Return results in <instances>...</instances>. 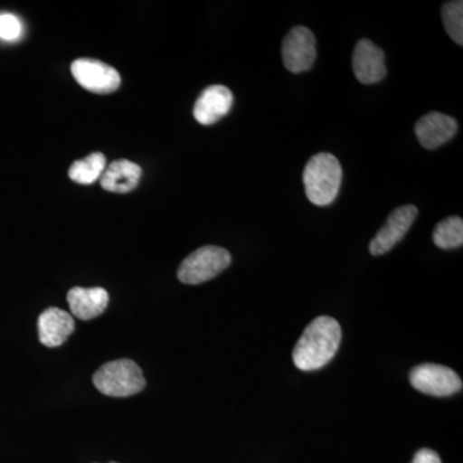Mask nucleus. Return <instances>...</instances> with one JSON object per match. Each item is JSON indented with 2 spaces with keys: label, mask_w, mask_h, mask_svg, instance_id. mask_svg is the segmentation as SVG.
Listing matches in <instances>:
<instances>
[{
  "label": "nucleus",
  "mask_w": 463,
  "mask_h": 463,
  "mask_svg": "<svg viewBox=\"0 0 463 463\" xmlns=\"http://www.w3.org/2000/svg\"><path fill=\"white\" fill-rule=\"evenodd\" d=\"M340 343L339 322L331 317H318L301 335L292 352V359L298 370H319L331 362L339 349Z\"/></svg>",
  "instance_id": "nucleus-1"
},
{
  "label": "nucleus",
  "mask_w": 463,
  "mask_h": 463,
  "mask_svg": "<svg viewBox=\"0 0 463 463\" xmlns=\"http://www.w3.org/2000/svg\"><path fill=\"white\" fill-rule=\"evenodd\" d=\"M343 169L334 155L321 152L307 161L303 173L304 187L310 203L327 206L339 194Z\"/></svg>",
  "instance_id": "nucleus-2"
},
{
  "label": "nucleus",
  "mask_w": 463,
  "mask_h": 463,
  "mask_svg": "<svg viewBox=\"0 0 463 463\" xmlns=\"http://www.w3.org/2000/svg\"><path fill=\"white\" fill-rule=\"evenodd\" d=\"M93 383L102 394L125 398L138 394L146 388L141 367L132 359L109 362L94 373Z\"/></svg>",
  "instance_id": "nucleus-3"
},
{
  "label": "nucleus",
  "mask_w": 463,
  "mask_h": 463,
  "mask_svg": "<svg viewBox=\"0 0 463 463\" xmlns=\"http://www.w3.org/2000/svg\"><path fill=\"white\" fill-rule=\"evenodd\" d=\"M231 261L232 257L227 250L218 246H203L182 261L178 279L185 285H200L227 269Z\"/></svg>",
  "instance_id": "nucleus-4"
},
{
  "label": "nucleus",
  "mask_w": 463,
  "mask_h": 463,
  "mask_svg": "<svg viewBox=\"0 0 463 463\" xmlns=\"http://www.w3.org/2000/svg\"><path fill=\"white\" fill-rule=\"evenodd\" d=\"M414 389L432 397H449L462 389V380L450 368L440 364L416 365L410 373Z\"/></svg>",
  "instance_id": "nucleus-5"
},
{
  "label": "nucleus",
  "mask_w": 463,
  "mask_h": 463,
  "mask_svg": "<svg viewBox=\"0 0 463 463\" xmlns=\"http://www.w3.org/2000/svg\"><path fill=\"white\" fill-rule=\"evenodd\" d=\"M317 58L316 36L306 26H295L282 42V61L292 74L307 71Z\"/></svg>",
  "instance_id": "nucleus-6"
},
{
  "label": "nucleus",
  "mask_w": 463,
  "mask_h": 463,
  "mask_svg": "<svg viewBox=\"0 0 463 463\" xmlns=\"http://www.w3.org/2000/svg\"><path fill=\"white\" fill-rule=\"evenodd\" d=\"M71 72L75 80L91 93H114L121 84L120 74L114 67L93 58H79L74 61Z\"/></svg>",
  "instance_id": "nucleus-7"
},
{
  "label": "nucleus",
  "mask_w": 463,
  "mask_h": 463,
  "mask_svg": "<svg viewBox=\"0 0 463 463\" xmlns=\"http://www.w3.org/2000/svg\"><path fill=\"white\" fill-rule=\"evenodd\" d=\"M417 214H419V210L414 205H405L395 209L386 219L385 224L381 228L379 233L371 241V254L373 257H379V255L386 254L394 248L410 231Z\"/></svg>",
  "instance_id": "nucleus-8"
},
{
  "label": "nucleus",
  "mask_w": 463,
  "mask_h": 463,
  "mask_svg": "<svg viewBox=\"0 0 463 463\" xmlns=\"http://www.w3.org/2000/svg\"><path fill=\"white\" fill-rule=\"evenodd\" d=\"M353 71L362 84L379 83L386 76L385 53L368 39H361L353 53Z\"/></svg>",
  "instance_id": "nucleus-9"
},
{
  "label": "nucleus",
  "mask_w": 463,
  "mask_h": 463,
  "mask_svg": "<svg viewBox=\"0 0 463 463\" xmlns=\"http://www.w3.org/2000/svg\"><path fill=\"white\" fill-rule=\"evenodd\" d=\"M458 130V124L450 116L430 112L422 116L414 127L420 145L426 149H435L450 141Z\"/></svg>",
  "instance_id": "nucleus-10"
},
{
  "label": "nucleus",
  "mask_w": 463,
  "mask_h": 463,
  "mask_svg": "<svg viewBox=\"0 0 463 463\" xmlns=\"http://www.w3.org/2000/svg\"><path fill=\"white\" fill-rule=\"evenodd\" d=\"M233 94L224 85H212L200 94L194 103V116L201 125L218 123L231 111Z\"/></svg>",
  "instance_id": "nucleus-11"
},
{
  "label": "nucleus",
  "mask_w": 463,
  "mask_h": 463,
  "mask_svg": "<svg viewBox=\"0 0 463 463\" xmlns=\"http://www.w3.org/2000/svg\"><path fill=\"white\" fill-rule=\"evenodd\" d=\"M38 331L43 345L61 346L75 331L74 318L60 307H48L39 317Z\"/></svg>",
  "instance_id": "nucleus-12"
},
{
  "label": "nucleus",
  "mask_w": 463,
  "mask_h": 463,
  "mask_svg": "<svg viewBox=\"0 0 463 463\" xmlns=\"http://www.w3.org/2000/svg\"><path fill=\"white\" fill-rule=\"evenodd\" d=\"M67 303L72 316L81 321H90L105 312L109 306V292L102 288H74L67 294Z\"/></svg>",
  "instance_id": "nucleus-13"
},
{
  "label": "nucleus",
  "mask_w": 463,
  "mask_h": 463,
  "mask_svg": "<svg viewBox=\"0 0 463 463\" xmlns=\"http://www.w3.org/2000/svg\"><path fill=\"white\" fill-rule=\"evenodd\" d=\"M141 176V166L121 158L106 167L100 176V185L112 194H128L138 185Z\"/></svg>",
  "instance_id": "nucleus-14"
},
{
  "label": "nucleus",
  "mask_w": 463,
  "mask_h": 463,
  "mask_svg": "<svg viewBox=\"0 0 463 463\" xmlns=\"http://www.w3.org/2000/svg\"><path fill=\"white\" fill-rule=\"evenodd\" d=\"M106 156L100 152H94L83 160L75 161L69 169V176L71 181L79 184H91L100 179L106 170Z\"/></svg>",
  "instance_id": "nucleus-15"
},
{
  "label": "nucleus",
  "mask_w": 463,
  "mask_h": 463,
  "mask_svg": "<svg viewBox=\"0 0 463 463\" xmlns=\"http://www.w3.org/2000/svg\"><path fill=\"white\" fill-rule=\"evenodd\" d=\"M435 245L443 250L461 248L463 243V221L459 216L444 219L432 233Z\"/></svg>",
  "instance_id": "nucleus-16"
},
{
  "label": "nucleus",
  "mask_w": 463,
  "mask_h": 463,
  "mask_svg": "<svg viewBox=\"0 0 463 463\" xmlns=\"http://www.w3.org/2000/svg\"><path fill=\"white\" fill-rule=\"evenodd\" d=\"M444 29L453 42L463 44V2H448L441 8Z\"/></svg>",
  "instance_id": "nucleus-17"
},
{
  "label": "nucleus",
  "mask_w": 463,
  "mask_h": 463,
  "mask_svg": "<svg viewBox=\"0 0 463 463\" xmlns=\"http://www.w3.org/2000/svg\"><path fill=\"white\" fill-rule=\"evenodd\" d=\"M23 33L24 26L20 18L11 14H0V41L16 42Z\"/></svg>",
  "instance_id": "nucleus-18"
},
{
  "label": "nucleus",
  "mask_w": 463,
  "mask_h": 463,
  "mask_svg": "<svg viewBox=\"0 0 463 463\" xmlns=\"http://www.w3.org/2000/svg\"><path fill=\"white\" fill-rule=\"evenodd\" d=\"M411 463H441V459L434 450L429 449V448H423V449H420L419 452H416Z\"/></svg>",
  "instance_id": "nucleus-19"
},
{
  "label": "nucleus",
  "mask_w": 463,
  "mask_h": 463,
  "mask_svg": "<svg viewBox=\"0 0 463 463\" xmlns=\"http://www.w3.org/2000/svg\"><path fill=\"white\" fill-rule=\"evenodd\" d=\"M109 463H116V462H109Z\"/></svg>",
  "instance_id": "nucleus-20"
}]
</instances>
